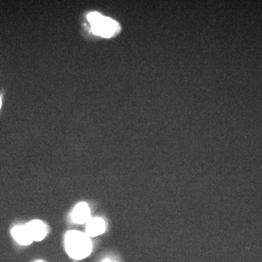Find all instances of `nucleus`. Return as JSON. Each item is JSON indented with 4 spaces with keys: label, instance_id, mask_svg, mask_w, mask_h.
I'll return each instance as SVG.
<instances>
[{
    "label": "nucleus",
    "instance_id": "f257e3e1",
    "mask_svg": "<svg viewBox=\"0 0 262 262\" xmlns=\"http://www.w3.org/2000/svg\"><path fill=\"white\" fill-rule=\"evenodd\" d=\"M65 248L71 257L80 260L89 256L92 251V244L88 234L72 230L66 234Z\"/></svg>",
    "mask_w": 262,
    "mask_h": 262
},
{
    "label": "nucleus",
    "instance_id": "39448f33",
    "mask_svg": "<svg viewBox=\"0 0 262 262\" xmlns=\"http://www.w3.org/2000/svg\"><path fill=\"white\" fill-rule=\"evenodd\" d=\"M11 234L15 241L23 246H28L34 241L26 225H19L15 227L12 229Z\"/></svg>",
    "mask_w": 262,
    "mask_h": 262
},
{
    "label": "nucleus",
    "instance_id": "0eeeda50",
    "mask_svg": "<svg viewBox=\"0 0 262 262\" xmlns=\"http://www.w3.org/2000/svg\"><path fill=\"white\" fill-rule=\"evenodd\" d=\"M103 262H112V261H110V260L106 259V260H104V261H103Z\"/></svg>",
    "mask_w": 262,
    "mask_h": 262
},
{
    "label": "nucleus",
    "instance_id": "f03ea898",
    "mask_svg": "<svg viewBox=\"0 0 262 262\" xmlns=\"http://www.w3.org/2000/svg\"><path fill=\"white\" fill-rule=\"evenodd\" d=\"M93 32L103 37H110L117 32L118 24L113 19L103 17L98 13H90L88 15Z\"/></svg>",
    "mask_w": 262,
    "mask_h": 262
},
{
    "label": "nucleus",
    "instance_id": "1a4fd4ad",
    "mask_svg": "<svg viewBox=\"0 0 262 262\" xmlns=\"http://www.w3.org/2000/svg\"><path fill=\"white\" fill-rule=\"evenodd\" d=\"M36 262H43L42 261H36Z\"/></svg>",
    "mask_w": 262,
    "mask_h": 262
},
{
    "label": "nucleus",
    "instance_id": "20e7f679",
    "mask_svg": "<svg viewBox=\"0 0 262 262\" xmlns=\"http://www.w3.org/2000/svg\"><path fill=\"white\" fill-rule=\"evenodd\" d=\"M72 220L75 223L83 225L91 220V211L86 203H80L75 206L72 212Z\"/></svg>",
    "mask_w": 262,
    "mask_h": 262
},
{
    "label": "nucleus",
    "instance_id": "7ed1b4c3",
    "mask_svg": "<svg viewBox=\"0 0 262 262\" xmlns=\"http://www.w3.org/2000/svg\"><path fill=\"white\" fill-rule=\"evenodd\" d=\"M31 237L34 241H41L47 234L46 225L39 220H34L26 225Z\"/></svg>",
    "mask_w": 262,
    "mask_h": 262
},
{
    "label": "nucleus",
    "instance_id": "423d86ee",
    "mask_svg": "<svg viewBox=\"0 0 262 262\" xmlns=\"http://www.w3.org/2000/svg\"><path fill=\"white\" fill-rule=\"evenodd\" d=\"M106 230L104 221L101 218L91 219L87 223L86 232L90 237H96Z\"/></svg>",
    "mask_w": 262,
    "mask_h": 262
},
{
    "label": "nucleus",
    "instance_id": "6e6552de",
    "mask_svg": "<svg viewBox=\"0 0 262 262\" xmlns=\"http://www.w3.org/2000/svg\"><path fill=\"white\" fill-rule=\"evenodd\" d=\"M1 104H2L1 98H0V107H1Z\"/></svg>",
    "mask_w": 262,
    "mask_h": 262
}]
</instances>
